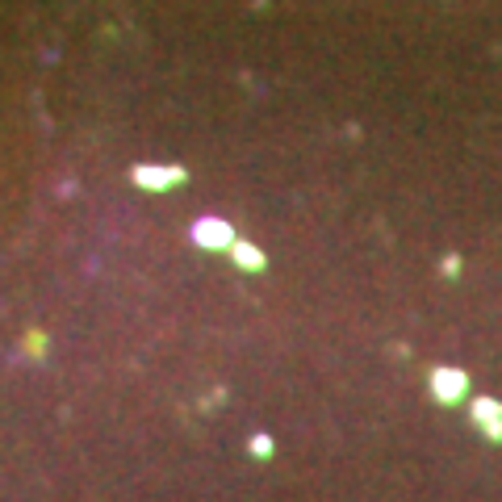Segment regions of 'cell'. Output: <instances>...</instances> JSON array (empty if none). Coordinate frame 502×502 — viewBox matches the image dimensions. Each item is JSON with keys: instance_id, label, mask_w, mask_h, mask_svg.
Instances as JSON below:
<instances>
[{"instance_id": "6da1fadb", "label": "cell", "mask_w": 502, "mask_h": 502, "mask_svg": "<svg viewBox=\"0 0 502 502\" xmlns=\"http://www.w3.org/2000/svg\"><path fill=\"white\" fill-rule=\"evenodd\" d=\"M130 180L146 193H168V188H180L188 180L184 168H155V164H134L130 168Z\"/></svg>"}, {"instance_id": "7a4b0ae2", "label": "cell", "mask_w": 502, "mask_h": 502, "mask_svg": "<svg viewBox=\"0 0 502 502\" xmlns=\"http://www.w3.org/2000/svg\"><path fill=\"white\" fill-rule=\"evenodd\" d=\"M234 239H239L234 226L222 222V218H201V222H193V243L206 247V251H230Z\"/></svg>"}, {"instance_id": "3957f363", "label": "cell", "mask_w": 502, "mask_h": 502, "mask_svg": "<svg viewBox=\"0 0 502 502\" xmlns=\"http://www.w3.org/2000/svg\"><path fill=\"white\" fill-rule=\"evenodd\" d=\"M431 393H435V402H444V406H457V402H465V393H469V377L461 369H435L431 373Z\"/></svg>"}, {"instance_id": "277c9868", "label": "cell", "mask_w": 502, "mask_h": 502, "mask_svg": "<svg viewBox=\"0 0 502 502\" xmlns=\"http://www.w3.org/2000/svg\"><path fill=\"white\" fill-rule=\"evenodd\" d=\"M473 423L485 431L490 444H502V406H498L494 397H477L473 402Z\"/></svg>"}, {"instance_id": "5b68a950", "label": "cell", "mask_w": 502, "mask_h": 502, "mask_svg": "<svg viewBox=\"0 0 502 502\" xmlns=\"http://www.w3.org/2000/svg\"><path fill=\"white\" fill-rule=\"evenodd\" d=\"M230 260H234V268H243V272H264V268H268V256H264L256 243H247V239H234V243H230Z\"/></svg>"}, {"instance_id": "8992f818", "label": "cell", "mask_w": 502, "mask_h": 502, "mask_svg": "<svg viewBox=\"0 0 502 502\" xmlns=\"http://www.w3.org/2000/svg\"><path fill=\"white\" fill-rule=\"evenodd\" d=\"M251 457H260V461L272 457V439L268 435H256V439H251Z\"/></svg>"}, {"instance_id": "52a82bcc", "label": "cell", "mask_w": 502, "mask_h": 502, "mask_svg": "<svg viewBox=\"0 0 502 502\" xmlns=\"http://www.w3.org/2000/svg\"><path fill=\"white\" fill-rule=\"evenodd\" d=\"M25 351H30V356H42V351H46V339H42V335H25Z\"/></svg>"}, {"instance_id": "ba28073f", "label": "cell", "mask_w": 502, "mask_h": 502, "mask_svg": "<svg viewBox=\"0 0 502 502\" xmlns=\"http://www.w3.org/2000/svg\"><path fill=\"white\" fill-rule=\"evenodd\" d=\"M444 272H448V276H457V272H461V260H457V256H448V260H444Z\"/></svg>"}]
</instances>
